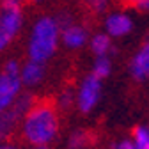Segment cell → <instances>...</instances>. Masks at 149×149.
Masks as SVG:
<instances>
[{"instance_id": "6", "label": "cell", "mask_w": 149, "mask_h": 149, "mask_svg": "<svg viewBox=\"0 0 149 149\" xmlns=\"http://www.w3.org/2000/svg\"><path fill=\"white\" fill-rule=\"evenodd\" d=\"M29 105H30V96H29V94H27V96H22L20 100L14 103V107L7 112V114H2V116H0V140L9 135V132H11L13 124L16 123L18 116H20Z\"/></svg>"}, {"instance_id": "7", "label": "cell", "mask_w": 149, "mask_h": 149, "mask_svg": "<svg viewBox=\"0 0 149 149\" xmlns=\"http://www.w3.org/2000/svg\"><path fill=\"white\" fill-rule=\"evenodd\" d=\"M132 73L137 80H149V43L140 48V52L133 57Z\"/></svg>"}, {"instance_id": "5", "label": "cell", "mask_w": 149, "mask_h": 149, "mask_svg": "<svg viewBox=\"0 0 149 149\" xmlns=\"http://www.w3.org/2000/svg\"><path fill=\"white\" fill-rule=\"evenodd\" d=\"M20 87H22V80L18 73L4 71L0 74V112L14 101V96L18 94Z\"/></svg>"}, {"instance_id": "15", "label": "cell", "mask_w": 149, "mask_h": 149, "mask_svg": "<svg viewBox=\"0 0 149 149\" xmlns=\"http://www.w3.org/2000/svg\"><path fill=\"white\" fill-rule=\"evenodd\" d=\"M87 2L91 4V7L94 9V11H105L108 0H87Z\"/></svg>"}, {"instance_id": "23", "label": "cell", "mask_w": 149, "mask_h": 149, "mask_svg": "<svg viewBox=\"0 0 149 149\" xmlns=\"http://www.w3.org/2000/svg\"><path fill=\"white\" fill-rule=\"evenodd\" d=\"M36 2H41V0H36Z\"/></svg>"}, {"instance_id": "24", "label": "cell", "mask_w": 149, "mask_h": 149, "mask_svg": "<svg viewBox=\"0 0 149 149\" xmlns=\"http://www.w3.org/2000/svg\"><path fill=\"white\" fill-rule=\"evenodd\" d=\"M147 149H149V147H147Z\"/></svg>"}, {"instance_id": "9", "label": "cell", "mask_w": 149, "mask_h": 149, "mask_svg": "<svg viewBox=\"0 0 149 149\" xmlns=\"http://www.w3.org/2000/svg\"><path fill=\"white\" fill-rule=\"evenodd\" d=\"M43 77H45V68H43V64H41V62L30 61V62L23 68L22 78H20V80H22L25 85H36V84H39V82L43 80Z\"/></svg>"}, {"instance_id": "17", "label": "cell", "mask_w": 149, "mask_h": 149, "mask_svg": "<svg viewBox=\"0 0 149 149\" xmlns=\"http://www.w3.org/2000/svg\"><path fill=\"white\" fill-rule=\"evenodd\" d=\"M116 149H137V147H135V144H133V142H130V140H123V142H119V144L116 146Z\"/></svg>"}, {"instance_id": "20", "label": "cell", "mask_w": 149, "mask_h": 149, "mask_svg": "<svg viewBox=\"0 0 149 149\" xmlns=\"http://www.w3.org/2000/svg\"><path fill=\"white\" fill-rule=\"evenodd\" d=\"M128 2H132V4H135V6H140L142 0H128Z\"/></svg>"}, {"instance_id": "3", "label": "cell", "mask_w": 149, "mask_h": 149, "mask_svg": "<svg viewBox=\"0 0 149 149\" xmlns=\"http://www.w3.org/2000/svg\"><path fill=\"white\" fill-rule=\"evenodd\" d=\"M22 27L20 9H4L0 14V50H4Z\"/></svg>"}, {"instance_id": "19", "label": "cell", "mask_w": 149, "mask_h": 149, "mask_svg": "<svg viewBox=\"0 0 149 149\" xmlns=\"http://www.w3.org/2000/svg\"><path fill=\"white\" fill-rule=\"evenodd\" d=\"M140 9H149V0H142V4L139 6Z\"/></svg>"}, {"instance_id": "18", "label": "cell", "mask_w": 149, "mask_h": 149, "mask_svg": "<svg viewBox=\"0 0 149 149\" xmlns=\"http://www.w3.org/2000/svg\"><path fill=\"white\" fill-rule=\"evenodd\" d=\"M61 103H62V107H69L71 105V94H69V92H64V94H62Z\"/></svg>"}, {"instance_id": "2", "label": "cell", "mask_w": 149, "mask_h": 149, "mask_svg": "<svg viewBox=\"0 0 149 149\" xmlns=\"http://www.w3.org/2000/svg\"><path fill=\"white\" fill-rule=\"evenodd\" d=\"M59 27L52 18H41L32 30V37L29 43V55L34 62H45L50 59L57 48Z\"/></svg>"}, {"instance_id": "14", "label": "cell", "mask_w": 149, "mask_h": 149, "mask_svg": "<svg viewBox=\"0 0 149 149\" xmlns=\"http://www.w3.org/2000/svg\"><path fill=\"white\" fill-rule=\"evenodd\" d=\"M87 144V135L84 132H77L71 135V140H69V149H82L84 146Z\"/></svg>"}, {"instance_id": "8", "label": "cell", "mask_w": 149, "mask_h": 149, "mask_svg": "<svg viewBox=\"0 0 149 149\" xmlns=\"http://www.w3.org/2000/svg\"><path fill=\"white\" fill-rule=\"evenodd\" d=\"M107 30L112 36H124L132 30V20L126 14H121V13L110 14L107 18Z\"/></svg>"}, {"instance_id": "1", "label": "cell", "mask_w": 149, "mask_h": 149, "mask_svg": "<svg viewBox=\"0 0 149 149\" xmlns=\"http://www.w3.org/2000/svg\"><path fill=\"white\" fill-rule=\"evenodd\" d=\"M57 126L59 123L53 107H50L48 103H41L30 108L23 124V133L30 144L41 147L53 140V137L57 135Z\"/></svg>"}, {"instance_id": "4", "label": "cell", "mask_w": 149, "mask_h": 149, "mask_svg": "<svg viewBox=\"0 0 149 149\" xmlns=\"http://www.w3.org/2000/svg\"><path fill=\"white\" fill-rule=\"evenodd\" d=\"M100 94H101V82L91 74L87 77L78 91V108L82 112H91L94 108V105L98 103L100 100Z\"/></svg>"}, {"instance_id": "21", "label": "cell", "mask_w": 149, "mask_h": 149, "mask_svg": "<svg viewBox=\"0 0 149 149\" xmlns=\"http://www.w3.org/2000/svg\"><path fill=\"white\" fill-rule=\"evenodd\" d=\"M0 149H14L13 146H0Z\"/></svg>"}, {"instance_id": "12", "label": "cell", "mask_w": 149, "mask_h": 149, "mask_svg": "<svg viewBox=\"0 0 149 149\" xmlns=\"http://www.w3.org/2000/svg\"><path fill=\"white\" fill-rule=\"evenodd\" d=\"M110 61L107 59V57H98L96 59V62H94V77L98 78V80H101V78H105V77H108L110 74Z\"/></svg>"}, {"instance_id": "11", "label": "cell", "mask_w": 149, "mask_h": 149, "mask_svg": "<svg viewBox=\"0 0 149 149\" xmlns=\"http://www.w3.org/2000/svg\"><path fill=\"white\" fill-rule=\"evenodd\" d=\"M91 48H92V52H94L96 55L105 57V53L110 50V39H108V36H103V34L94 36V37H92V43H91Z\"/></svg>"}, {"instance_id": "10", "label": "cell", "mask_w": 149, "mask_h": 149, "mask_svg": "<svg viewBox=\"0 0 149 149\" xmlns=\"http://www.w3.org/2000/svg\"><path fill=\"white\" fill-rule=\"evenodd\" d=\"M87 39V34L82 27H77V25H69L68 29H64L62 32V41L66 46L69 48H80Z\"/></svg>"}, {"instance_id": "16", "label": "cell", "mask_w": 149, "mask_h": 149, "mask_svg": "<svg viewBox=\"0 0 149 149\" xmlns=\"http://www.w3.org/2000/svg\"><path fill=\"white\" fill-rule=\"evenodd\" d=\"M20 2L22 0H2L4 9H20Z\"/></svg>"}, {"instance_id": "13", "label": "cell", "mask_w": 149, "mask_h": 149, "mask_svg": "<svg viewBox=\"0 0 149 149\" xmlns=\"http://www.w3.org/2000/svg\"><path fill=\"white\" fill-rule=\"evenodd\" d=\"M135 147L137 149H147L149 147V128L147 126H139L135 130Z\"/></svg>"}, {"instance_id": "22", "label": "cell", "mask_w": 149, "mask_h": 149, "mask_svg": "<svg viewBox=\"0 0 149 149\" xmlns=\"http://www.w3.org/2000/svg\"><path fill=\"white\" fill-rule=\"evenodd\" d=\"M36 149H48V147H45V146H41V147H36Z\"/></svg>"}]
</instances>
